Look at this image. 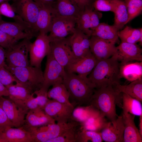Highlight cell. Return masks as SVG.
Masks as SVG:
<instances>
[{
    "mask_svg": "<svg viewBox=\"0 0 142 142\" xmlns=\"http://www.w3.org/2000/svg\"><path fill=\"white\" fill-rule=\"evenodd\" d=\"M94 9L99 11L114 12V4L111 0H95L93 4Z\"/></svg>",
    "mask_w": 142,
    "mask_h": 142,
    "instance_id": "obj_40",
    "label": "cell"
},
{
    "mask_svg": "<svg viewBox=\"0 0 142 142\" xmlns=\"http://www.w3.org/2000/svg\"><path fill=\"white\" fill-rule=\"evenodd\" d=\"M48 92L42 88L35 90L34 94L36 97L33 96L26 101L24 104V108L28 110L38 108L43 109L49 99L48 97Z\"/></svg>",
    "mask_w": 142,
    "mask_h": 142,
    "instance_id": "obj_32",
    "label": "cell"
},
{
    "mask_svg": "<svg viewBox=\"0 0 142 142\" xmlns=\"http://www.w3.org/2000/svg\"><path fill=\"white\" fill-rule=\"evenodd\" d=\"M142 34V28L135 29L126 26L123 29L119 31L118 35L121 42L136 44L139 42Z\"/></svg>",
    "mask_w": 142,
    "mask_h": 142,
    "instance_id": "obj_35",
    "label": "cell"
},
{
    "mask_svg": "<svg viewBox=\"0 0 142 142\" xmlns=\"http://www.w3.org/2000/svg\"><path fill=\"white\" fill-rule=\"evenodd\" d=\"M139 117V130L140 133L142 137V115Z\"/></svg>",
    "mask_w": 142,
    "mask_h": 142,
    "instance_id": "obj_50",
    "label": "cell"
},
{
    "mask_svg": "<svg viewBox=\"0 0 142 142\" xmlns=\"http://www.w3.org/2000/svg\"><path fill=\"white\" fill-rule=\"evenodd\" d=\"M66 72L64 68L59 63L50 53L47 56L43 80L41 88L48 91L49 87L63 82Z\"/></svg>",
    "mask_w": 142,
    "mask_h": 142,
    "instance_id": "obj_8",
    "label": "cell"
},
{
    "mask_svg": "<svg viewBox=\"0 0 142 142\" xmlns=\"http://www.w3.org/2000/svg\"><path fill=\"white\" fill-rule=\"evenodd\" d=\"M39 4L52 5L55 0H33Z\"/></svg>",
    "mask_w": 142,
    "mask_h": 142,
    "instance_id": "obj_49",
    "label": "cell"
},
{
    "mask_svg": "<svg viewBox=\"0 0 142 142\" xmlns=\"http://www.w3.org/2000/svg\"><path fill=\"white\" fill-rule=\"evenodd\" d=\"M0 142H34L30 133L22 126L0 130Z\"/></svg>",
    "mask_w": 142,
    "mask_h": 142,
    "instance_id": "obj_22",
    "label": "cell"
},
{
    "mask_svg": "<svg viewBox=\"0 0 142 142\" xmlns=\"http://www.w3.org/2000/svg\"><path fill=\"white\" fill-rule=\"evenodd\" d=\"M18 41L0 30V46L6 50L10 49Z\"/></svg>",
    "mask_w": 142,
    "mask_h": 142,
    "instance_id": "obj_42",
    "label": "cell"
},
{
    "mask_svg": "<svg viewBox=\"0 0 142 142\" xmlns=\"http://www.w3.org/2000/svg\"><path fill=\"white\" fill-rule=\"evenodd\" d=\"M38 4L40 8L36 24L35 31L38 34V32L47 34L50 31L53 16L52 5Z\"/></svg>",
    "mask_w": 142,
    "mask_h": 142,
    "instance_id": "obj_24",
    "label": "cell"
},
{
    "mask_svg": "<svg viewBox=\"0 0 142 142\" xmlns=\"http://www.w3.org/2000/svg\"><path fill=\"white\" fill-rule=\"evenodd\" d=\"M128 15L127 23L140 14L142 12V0H125Z\"/></svg>",
    "mask_w": 142,
    "mask_h": 142,
    "instance_id": "obj_38",
    "label": "cell"
},
{
    "mask_svg": "<svg viewBox=\"0 0 142 142\" xmlns=\"http://www.w3.org/2000/svg\"><path fill=\"white\" fill-rule=\"evenodd\" d=\"M53 118L46 114L43 109L37 108L29 110L25 117V128L37 127L55 123Z\"/></svg>",
    "mask_w": 142,
    "mask_h": 142,
    "instance_id": "obj_23",
    "label": "cell"
},
{
    "mask_svg": "<svg viewBox=\"0 0 142 142\" xmlns=\"http://www.w3.org/2000/svg\"><path fill=\"white\" fill-rule=\"evenodd\" d=\"M75 30L69 37L71 48L75 58L84 56L90 52L89 37L76 26Z\"/></svg>",
    "mask_w": 142,
    "mask_h": 142,
    "instance_id": "obj_20",
    "label": "cell"
},
{
    "mask_svg": "<svg viewBox=\"0 0 142 142\" xmlns=\"http://www.w3.org/2000/svg\"><path fill=\"white\" fill-rule=\"evenodd\" d=\"M50 41L47 34L39 33L31 43L29 50L30 65L41 67L42 61L50 51Z\"/></svg>",
    "mask_w": 142,
    "mask_h": 142,
    "instance_id": "obj_10",
    "label": "cell"
},
{
    "mask_svg": "<svg viewBox=\"0 0 142 142\" xmlns=\"http://www.w3.org/2000/svg\"><path fill=\"white\" fill-rule=\"evenodd\" d=\"M76 18L69 17L54 16L49 34L50 42L66 38L72 34L76 26Z\"/></svg>",
    "mask_w": 142,
    "mask_h": 142,
    "instance_id": "obj_9",
    "label": "cell"
},
{
    "mask_svg": "<svg viewBox=\"0 0 142 142\" xmlns=\"http://www.w3.org/2000/svg\"><path fill=\"white\" fill-rule=\"evenodd\" d=\"M9 93L7 88L0 82V97L9 96Z\"/></svg>",
    "mask_w": 142,
    "mask_h": 142,
    "instance_id": "obj_48",
    "label": "cell"
},
{
    "mask_svg": "<svg viewBox=\"0 0 142 142\" xmlns=\"http://www.w3.org/2000/svg\"><path fill=\"white\" fill-rule=\"evenodd\" d=\"M90 49L97 60L109 58L115 53V44L96 36L89 38Z\"/></svg>",
    "mask_w": 142,
    "mask_h": 142,
    "instance_id": "obj_16",
    "label": "cell"
},
{
    "mask_svg": "<svg viewBox=\"0 0 142 142\" xmlns=\"http://www.w3.org/2000/svg\"><path fill=\"white\" fill-rule=\"evenodd\" d=\"M94 9L93 6L87 7L82 11L76 18V26L84 33L90 37V16L91 11Z\"/></svg>",
    "mask_w": 142,
    "mask_h": 142,
    "instance_id": "obj_34",
    "label": "cell"
},
{
    "mask_svg": "<svg viewBox=\"0 0 142 142\" xmlns=\"http://www.w3.org/2000/svg\"><path fill=\"white\" fill-rule=\"evenodd\" d=\"M84 9L87 7L93 6V4L95 0H77Z\"/></svg>",
    "mask_w": 142,
    "mask_h": 142,
    "instance_id": "obj_47",
    "label": "cell"
},
{
    "mask_svg": "<svg viewBox=\"0 0 142 142\" xmlns=\"http://www.w3.org/2000/svg\"><path fill=\"white\" fill-rule=\"evenodd\" d=\"M102 14L99 11L95 9L91 12L90 16V29L97 26L99 23V20L102 17Z\"/></svg>",
    "mask_w": 142,
    "mask_h": 142,
    "instance_id": "obj_45",
    "label": "cell"
},
{
    "mask_svg": "<svg viewBox=\"0 0 142 142\" xmlns=\"http://www.w3.org/2000/svg\"><path fill=\"white\" fill-rule=\"evenodd\" d=\"M105 117L101 114L90 118L80 124V129L100 132L107 122Z\"/></svg>",
    "mask_w": 142,
    "mask_h": 142,
    "instance_id": "obj_36",
    "label": "cell"
},
{
    "mask_svg": "<svg viewBox=\"0 0 142 142\" xmlns=\"http://www.w3.org/2000/svg\"><path fill=\"white\" fill-rule=\"evenodd\" d=\"M0 20L1 19V16H0Z\"/></svg>",
    "mask_w": 142,
    "mask_h": 142,
    "instance_id": "obj_52",
    "label": "cell"
},
{
    "mask_svg": "<svg viewBox=\"0 0 142 142\" xmlns=\"http://www.w3.org/2000/svg\"><path fill=\"white\" fill-rule=\"evenodd\" d=\"M77 127L68 130L59 136L49 140L47 142H77Z\"/></svg>",
    "mask_w": 142,
    "mask_h": 142,
    "instance_id": "obj_39",
    "label": "cell"
},
{
    "mask_svg": "<svg viewBox=\"0 0 142 142\" xmlns=\"http://www.w3.org/2000/svg\"><path fill=\"white\" fill-rule=\"evenodd\" d=\"M62 83L69 93L73 105H88L96 87L87 77L66 72Z\"/></svg>",
    "mask_w": 142,
    "mask_h": 142,
    "instance_id": "obj_1",
    "label": "cell"
},
{
    "mask_svg": "<svg viewBox=\"0 0 142 142\" xmlns=\"http://www.w3.org/2000/svg\"><path fill=\"white\" fill-rule=\"evenodd\" d=\"M74 108L72 104L63 103L49 99L43 109L46 114L57 123H65L71 119Z\"/></svg>",
    "mask_w": 142,
    "mask_h": 142,
    "instance_id": "obj_12",
    "label": "cell"
},
{
    "mask_svg": "<svg viewBox=\"0 0 142 142\" xmlns=\"http://www.w3.org/2000/svg\"><path fill=\"white\" fill-rule=\"evenodd\" d=\"M80 124L72 121L65 123H54L37 127L25 128L31 134L34 142H47L68 130L78 126Z\"/></svg>",
    "mask_w": 142,
    "mask_h": 142,
    "instance_id": "obj_4",
    "label": "cell"
},
{
    "mask_svg": "<svg viewBox=\"0 0 142 142\" xmlns=\"http://www.w3.org/2000/svg\"><path fill=\"white\" fill-rule=\"evenodd\" d=\"M0 107L15 127L22 126L25 124V117L28 111L18 105L10 99L0 97Z\"/></svg>",
    "mask_w": 142,
    "mask_h": 142,
    "instance_id": "obj_14",
    "label": "cell"
},
{
    "mask_svg": "<svg viewBox=\"0 0 142 142\" xmlns=\"http://www.w3.org/2000/svg\"><path fill=\"white\" fill-rule=\"evenodd\" d=\"M102 114L93 106H79L74 108L72 114L71 119L72 121L82 123L89 118Z\"/></svg>",
    "mask_w": 142,
    "mask_h": 142,
    "instance_id": "obj_30",
    "label": "cell"
},
{
    "mask_svg": "<svg viewBox=\"0 0 142 142\" xmlns=\"http://www.w3.org/2000/svg\"><path fill=\"white\" fill-rule=\"evenodd\" d=\"M122 93L117 92L113 85H110L95 89L88 105L98 110L110 121L117 118L116 105L118 100H122Z\"/></svg>",
    "mask_w": 142,
    "mask_h": 142,
    "instance_id": "obj_2",
    "label": "cell"
},
{
    "mask_svg": "<svg viewBox=\"0 0 142 142\" xmlns=\"http://www.w3.org/2000/svg\"><path fill=\"white\" fill-rule=\"evenodd\" d=\"M119 72L121 78L130 82L142 79V61L120 63Z\"/></svg>",
    "mask_w": 142,
    "mask_h": 142,
    "instance_id": "obj_26",
    "label": "cell"
},
{
    "mask_svg": "<svg viewBox=\"0 0 142 142\" xmlns=\"http://www.w3.org/2000/svg\"><path fill=\"white\" fill-rule=\"evenodd\" d=\"M0 30L18 41L25 38L31 39L36 37L33 31L19 23L0 20Z\"/></svg>",
    "mask_w": 142,
    "mask_h": 142,
    "instance_id": "obj_18",
    "label": "cell"
},
{
    "mask_svg": "<svg viewBox=\"0 0 142 142\" xmlns=\"http://www.w3.org/2000/svg\"><path fill=\"white\" fill-rule=\"evenodd\" d=\"M115 90L119 93H124L142 102V79L130 82L123 85L120 83L113 85Z\"/></svg>",
    "mask_w": 142,
    "mask_h": 142,
    "instance_id": "obj_28",
    "label": "cell"
},
{
    "mask_svg": "<svg viewBox=\"0 0 142 142\" xmlns=\"http://www.w3.org/2000/svg\"><path fill=\"white\" fill-rule=\"evenodd\" d=\"M12 0V1H14V0Z\"/></svg>",
    "mask_w": 142,
    "mask_h": 142,
    "instance_id": "obj_53",
    "label": "cell"
},
{
    "mask_svg": "<svg viewBox=\"0 0 142 142\" xmlns=\"http://www.w3.org/2000/svg\"><path fill=\"white\" fill-rule=\"evenodd\" d=\"M90 29L91 36H96L115 44L118 41V34L119 31L113 25L101 23L96 27Z\"/></svg>",
    "mask_w": 142,
    "mask_h": 142,
    "instance_id": "obj_27",
    "label": "cell"
},
{
    "mask_svg": "<svg viewBox=\"0 0 142 142\" xmlns=\"http://www.w3.org/2000/svg\"><path fill=\"white\" fill-rule=\"evenodd\" d=\"M121 104L123 109L122 115L129 113L135 116L142 115L141 102L128 95L122 93Z\"/></svg>",
    "mask_w": 142,
    "mask_h": 142,
    "instance_id": "obj_29",
    "label": "cell"
},
{
    "mask_svg": "<svg viewBox=\"0 0 142 142\" xmlns=\"http://www.w3.org/2000/svg\"><path fill=\"white\" fill-rule=\"evenodd\" d=\"M11 0H0V3L5 1H11Z\"/></svg>",
    "mask_w": 142,
    "mask_h": 142,
    "instance_id": "obj_51",
    "label": "cell"
},
{
    "mask_svg": "<svg viewBox=\"0 0 142 142\" xmlns=\"http://www.w3.org/2000/svg\"><path fill=\"white\" fill-rule=\"evenodd\" d=\"M6 50L0 46V68L6 67L7 65L6 62Z\"/></svg>",
    "mask_w": 142,
    "mask_h": 142,
    "instance_id": "obj_46",
    "label": "cell"
},
{
    "mask_svg": "<svg viewBox=\"0 0 142 142\" xmlns=\"http://www.w3.org/2000/svg\"><path fill=\"white\" fill-rule=\"evenodd\" d=\"M115 6L113 25L119 31L127 23L128 15L125 3L123 0H111Z\"/></svg>",
    "mask_w": 142,
    "mask_h": 142,
    "instance_id": "obj_31",
    "label": "cell"
},
{
    "mask_svg": "<svg viewBox=\"0 0 142 142\" xmlns=\"http://www.w3.org/2000/svg\"><path fill=\"white\" fill-rule=\"evenodd\" d=\"M9 127H14L4 110L0 107V130L2 131Z\"/></svg>",
    "mask_w": 142,
    "mask_h": 142,
    "instance_id": "obj_44",
    "label": "cell"
},
{
    "mask_svg": "<svg viewBox=\"0 0 142 142\" xmlns=\"http://www.w3.org/2000/svg\"><path fill=\"white\" fill-rule=\"evenodd\" d=\"M97 62V60L90 52L82 57H75L65 68V69L66 72L87 77Z\"/></svg>",
    "mask_w": 142,
    "mask_h": 142,
    "instance_id": "obj_13",
    "label": "cell"
},
{
    "mask_svg": "<svg viewBox=\"0 0 142 142\" xmlns=\"http://www.w3.org/2000/svg\"><path fill=\"white\" fill-rule=\"evenodd\" d=\"M11 5L8 1H5L0 3V14L11 18L14 19L17 16Z\"/></svg>",
    "mask_w": 142,
    "mask_h": 142,
    "instance_id": "obj_43",
    "label": "cell"
},
{
    "mask_svg": "<svg viewBox=\"0 0 142 142\" xmlns=\"http://www.w3.org/2000/svg\"><path fill=\"white\" fill-rule=\"evenodd\" d=\"M102 142L103 141L100 132L80 129L78 130L77 142Z\"/></svg>",
    "mask_w": 142,
    "mask_h": 142,
    "instance_id": "obj_37",
    "label": "cell"
},
{
    "mask_svg": "<svg viewBox=\"0 0 142 142\" xmlns=\"http://www.w3.org/2000/svg\"><path fill=\"white\" fill-rule=\"evenodd\" d=\"M6 87L8 91L9 99L23 109L24 102L34 96V92L19 82Z\"/></svg>",
    "mask_w": 142,
    "mask_h": 142,
    "instance_id": "obj_21",
    "label": "cell"
},
{
    "mask_svg": "<svg viewBox=\"0 0 142 142\" xmlns=\"http://www.w3.org/2000/svg\"><path fill=\"white\" fill-rule=\"evenodd\" d=\"M124 126L122 115L113 121H107L100 131L103 141L106 142H123Z\"/></svg>",
    "mask_w": 142,
    "mask_h": 142,
    "instance_id": "obj_17",
    "label": "cell"
},
{
    "mask_svg": "<svg viewBox=\"0 0 142 142\" xmlns=\"http://www.w3.org/2000/svg\"><path fill=\"white\" fill-rule=\"evenodd\" d=\"M31 39H23L10 49H5L6 62L8 67H24L30 65L28 58L31 43Z\"/></svg>",
    "mask_w": 142,
    "mask_h": 142,
    "instance_id": "obj_6",
    "label": "cell"
},
{
    "mask_svg": "<svg viewBox=\"0 0 142 142\" xmlns=\"http://www.w3.org/2000/svg\"><path fill=\"white\" fill-rule=\"evenodd\" d=\"M52 86L47 92L49 99L60 103L72 104L69 100V93L62 82L55 84Z\"/></svg>",
    "mask_w": 142,
    "mask_h": 142,
    "instance_id": "obj_33",
    "label": "cell"
},
{
    "mask_svg": "<svg viewBox=\"0 0 142 142\" xmlns=\"http://www.w3.org/2000/svg\"><path fill=\"white\" fill-rule=\"evenodd\" d=\"M20 82L29 87L34 92L41 88L43 80L41 67L30 65L24 67L6 68Z\"/></svg>",
    "mask_w": 142,
    "mask_h": 142,
    "instance_id": "obj_5",
    "label": "cell"
},
{
    "mask_svg": "<svg viewBox=\"0 0 142 142\" xmlns=\"http://www.w3.org/2000/svg\"><path fill=\"white\" fill-rule=\"evenodd\" d=\"M19 82L13 75L5 67L0 68V82L5 87Z\"/></svg>",
    "mask_w": 142,
    "mask_h": 142,
    "instance_id": "obj_41",
    "label": "cell"
},
{
    "mask_svg": "<svg viewBox=\"0 0 142 142\" xmlns=\"http://www.w3.org/2000/svg\"><path fill=\"white\" fill-rule=\"evenodd\" d=\"M120 63L112 56L105 59L97 60L95 67L87 77L96 89L120 83Z\"/></svg>",
    "mask_w": 142,
    "mask_h": 142,
    "instance_id": "obj_3",
    "label": "cell"
},
{
    "mask_svg": "<svg viewBox=\"0 0 142 142\" xmlns=\"http://www.w3.org/2000/svg\"><path fill=\"white\" fill-rule=\"evenodd\" d=\"M112 56L121 64L134 61H142V49L136 44L121 42L116 47Z\"/></svg>",
    "mask_w": 142,
    "mask_h": 142,
    "instance_id": "obj_15",
    "label": "cell"
},
{
    "mask_svg": "<svg viewBox=\"0 0 142 142\" xmlns=\"http://www.w3.org/2000/svg\"><path fill=\"white\" fill-rule=\"evenodd\" d=\"M11 5L16 14L28 24L34 32L39 10L38 4L33 0H14Z\"/></svg>",
    "mask_w": 142,
    "mask_h": 142,
    "instance_id": "obj_7",
    "label": "cell"
},
{
    "mask_svg": "<svg viewBox=\"0 0 142 142\" xmlns=\"http://www.w3.org/2000/svg\"><path fill=\"white\" fill-rule=\"evenodd\" d=\"M122 116L124 126L123 142H142V137L134 122L135 116L128 113Z\"/></svg>",
    "mask_w": 142,
    "mask_h": 142,
    "instance_id": "obj_25",
    "label": "cell"
},
{
    "mask_svg": "<svg viewBox=\"0 0 142 142\" xmlns=\"http://www.w3.org/2000/svg\"><path fill=\"white\" fill-rule=\"evenodd\" d=\"M53 4V16L77 18L84 9L77 0H55Z\"/></svg>",
    "mask_w": 142,
    "mask_h": 142,
    "instance_id": "obj_19",
    "label": "cell"
},
{
    "mask_svg": "<svg viewBox=\"0 0 142 142\" xmlns=\"http://www.w3.org/2000/svg\"><path fill=\"white\" fill-rule=\"evenodd\" d=\"M50 53L64 68L75 58L70 46L69 37L50 42Z\"/></svg>",
    "mask_w": 142,
    "mask_h": 142,
    "instance_id": "obj_11",
    "label": "cell"
}]
</instances>
